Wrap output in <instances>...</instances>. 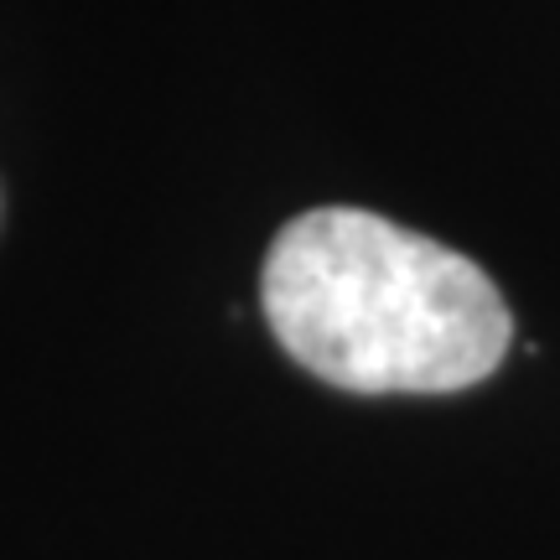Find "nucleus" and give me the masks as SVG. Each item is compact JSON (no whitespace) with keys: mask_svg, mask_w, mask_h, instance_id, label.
Wrapping results in <instances>:
<instances>
[{"mask_svg":"<svg viewBox=\"0 0 560 560\" xmlns=\"http://www.w3.org/2000/svg\"><path fill=\"white\" fill-rule=\"evenodd\" d=\"M265 317L317 380L353 395H452L488 380L514 322L446 244L363 208H312L265 255Z\"/></svg>","mask_w":560,"mask_h":560,"instance_id":"f257e3e1","label":"nucleus"}]
</instances>
